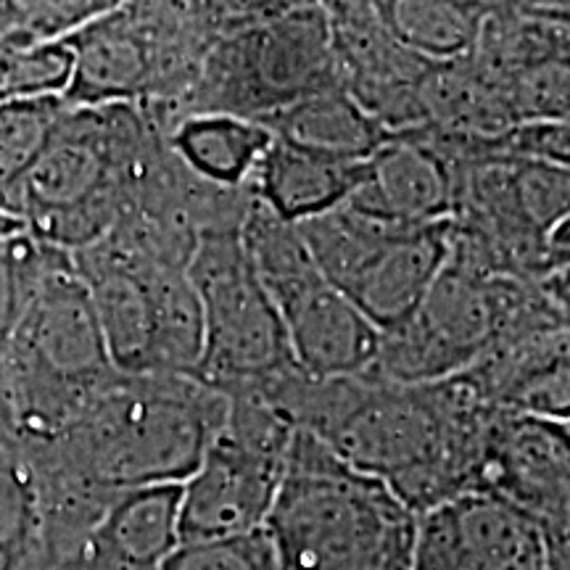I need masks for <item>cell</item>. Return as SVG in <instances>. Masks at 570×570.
I'll return each instance as SVG.
<instances>
[{"mask_svg":"<svg viewBox=\"0 0 570 570\" xmlns=\"http://www.w3.org/2000/svg\"><path fill=\"white\" fill-rule=\"evenodd\" d=\"M167 142L169 132L148 106H69L46 151L0 206L35 238L82 252L127 217Z\"/></svg>","mask_w":570,"mask_h":570,"instance_id":"cell-2","label":"cell"},{"mask_svg":"<svg viewBox=\"0 0 570 570\" xmlns=\"http://www.w3.org/2000/svg\"><path fill=\"white\" fill-rule=\"evenodd\" d=\"M327 283L386 333L402 325L439 281L452 248V223L389 225L352 206L302 225Z\"/></svg>","mask_w":570,"mask_h":570,"instance_id":"cell-8","label":"cell"},{"mask_svg":"<svg viewBox=\"0 0 570 570\" xmlns=\"http://www.w3.org/2000/svg\"><path fill=\"white\" fill-rule=\"evenodd\" d=\"M425 125L436 132L465 138H497L515 127L504 82L483 71L470 56L433 63L423 90Z\"/></svg>","mask_w":570,"mask_h":570,"instance_id":"cell-22","label":"cell"},{"mask_svg":"<svg viewBox=\"0 0 570 570\" xmlns=\"http://www.w3.org/2000/svg\"><path fill=\"white\" fill-rule=\"evenodd\" d=\"M515 9L539 24L570 32V3H515Z\"/></svg>","mask_w":570,"mask_h":570,"instance_id":"cell-33","label":"cell"},{"mask_svg":"<svg viewBox=\"0 0 570 570\" xmlns=\"http://www.w3.org/2000/svg\"><path fill=\"white\" fill-rule=\"evenodd\" d=\"M341 88L325 3H223V27L198 80L164 130L194 114L265 122L320 90Z\"/></svg>","mask_w":570,"mask_h":570,"instance_id":"cell-4","label":"cell"},{"mask_svg":"<svg viewBox=\"0 0 570 570\" xmlns=\"http://www.w3.org/2000/svg\"><path fill=\"white\" fill-rule=\"evenodd\" d=\"M46 502L24 441L0 415V570H53Z\"/></svg>","mask_w":570,"mask_h":570,"instance_id":"cell-20","label":"cell"},{"mask_svg":"<svg viewBox=\"0 0 570 570\" xmlns=\"http://www.w3.org/2000/svg\"><path fill=\"white\" fill-rule=\"evenodd\" d=\"M512 194L523 217L541 235L570 214V169L539 161H508Z\"/></svg>","mask_w":570,"mask_h":570,"instance_id":"cell-29","label":"cell"},{"mask_svg":"<svg viewBox=\"0 0 570 570\" xmlns=\"http://www.w3.org/2000/svg\"><path fill=\"white\" fill-rule=\"evenodd\" d=\"M346 206L389 225H433L452 217L449 164L415 135H396L367 159L365 183Z\"/></svg>","mask_w":570,"mask_h":570,"instance_id":"cell-17","label":"cell"},{"mask_svg":"<svg viewBox=\"0 0 570 570\" xmlns=\"http://www.w3.org/2000/svg\"><path fill=\"white\" fill-rule=\"evenodd\" d=\"M223 27V3L130 0L109 3L61 42L71 53L63 101L85 106H151L169 117L198 80Z\"/></svg>","mask_w":570,"mask_h":570,"instance_id":"cell-5","label":"cell"},{"mask_svg":"<svg viewBox=\"0 0 570 570\" xmlns=\"http://www.w3.org/2000/svg\"><path fill=\"white\" fill-rule=\"evenodd\" d=\"M375 9L389 32L407 51L431 63H449L473 53L491 3L386 0V3H375Z\"/></svg>","mask_w":570,"mask_h":570,"instance_id":"cell-24","label":"cell"},{"mask_svg":"<svg viewBox=\"0 0 570 570\" xmlns=\"http://www.w3.org/2000/svg\"><path fill=\"white\" fill-rule=\"evenodd\" d=\"M491 159L539 161L570 169V122L515 125L512 130L487 140Z\"/></svg>","mask_w":570,"mask_h":570,"instance_id":"cell-31","label":"cell"},{"mask_svg":"<svg viewBox=\"0 0 570 570\" xmlns=\"http://www.w3.org/2000/svg\"><path fill=\"white\" fill-rule=\"evenodd\" d=\"M19 233H27V227L21 225L19 217H13L11 212H6L3 206H0V244H6V240L17 238Z\"/></svg>","mask_w":570,"mask_h":570,"instance_id":"cell-35","label":"cell"},{"mask_svg":"<svg viewBox=\"0 0 570 570\" xmlns=\"http://www.w3.org/2000/svg\"><path fill=\"white\" fill-rule=\"evenodd\" d=\"M269 142L265 125L227 114H194L169 130V146L185 167L223 188H248Z\"/></svg>","mask_w":570,"mask_h":570,"instance_id":"cell-23","label":"cell"},{"mask_svg":"<svg viewBox=\"0 0 570 570\" xmlns=\"http://www.w3.org/2000/svg\"><path fill=\"white\" fill-rule=\"evenodd\" d=\"M161 570H281L265 531L252 537L180 544Z\"/></svg>","mask_w":570,"mask_h":570,"instance_id":"cell-30","label":"cell"},{"mask_svg":"<svg viewBox=\"0 0 570 570\" xmlns=\"http://www.w3.org/2000/svg\"><path fill=\"white\" fill-rule=\"evenodd\" d=\"M338 80L391 138L425 125L423 82L433 63L407 51L383 24L375 3H325Z\"/></svg>","mask_w":570,"mask_h":570,"instance_id":"cell-12","label":"cell"},{"mask_svg":"<svg viewBox=\"0 0 570 570\" xmlns=\"http://www.w3.org/2000/svg\"><path fill=\"white\" fill-rule=\"evenodd\" d=\"M539 285L554 309V315L560 317V323L570 327V267L552 269L550 275L541 277Z\"/></svg>","mask_w":570,"mask_h":570,"instance_id":"cell-32","label":"cell"},{"mask_svg":"<svg viewBox=\"0 0 570 570\" xmlns=\"http://www.w3.org/2000/svg\"><path fill=\"white\" fill-rule=\"evenodd\" d=\"M67 109L63 96L21 98L0 106V204L46 151Z\"/></svg>","mask_w":570,"mask_h":570,"instance_id":"cell-25","label":"cell"},{"mask_svg":"<svg viewBox=\"0 0 570 570\" xmlns=\"http://www.w3.org/2000/svg\"><path fill=\"white\" fill-rule=\"evenodd\" d=\"M273 304L302 373L348 377L367 373L375 362L381 331L320 269L275 294Z\"/></svg>","mask_w":570,"mask_h":570,"instance_id":"cell-14","label":"cell"},{"mask_svg":"<svg viewBox=\"0 0 570 570\" xmlns=\"http://www.w3.org/2000/svg\"><path fill=\"white\" fill-rule=\"evenodd\" d=\"M225 396L223 431L183 483V544L265 531L296 439V428L259 391L240 389Z\"/></svg>","mask_w":570,"mask_h":570,"instance_id":"cell-9","label":"cell"},{"mask_svg":"<svg viewBox=\"0 0 570 570\" xmlns=\"http://www.w3.org/2000/svg\"><path fill=\"white\" fill-rule=\"evenodd\" d=\"M71 80V53L63 42L0 48V106L21 98L63 96Z\"/></svg>","mask_w":570,"mask_h":570,"instance_id":"cell-27","label":"cell"},{"mask_svg":"<svg viewBox=\"0 0 570 570\" xmlns=\"http://www.w3.org/2000/svg\"><path fill=\"white\" fill-rule=\"evenodd\" d=\"M262 125L277 140L348 161H367L391 140L386 127L370 117L344 88L306 96Z\"/></svg>","mask_w":570,"mask_h":570,"instance_id":"cell-21","label":"cell"},{"mask_svg":"<svg viewBox=\"0 0 570 570\" xmlns=\"http://www.w3.org/2000/svg\"><path fill=\"white\" fill-rule=\"evenodd\" d=\"M227 396L194 375H117L48 441L27 444L59 560L119 494L185 483L223 431Z\"/></svg>","mask_w":570,"mask_h":570,"instance_id":"cell-1","label":"cell"},{"mask_svg":"<svg viewBox=\"0 0 570 570\" xmlns=\"http://www.w3.org/2000/svg\"><path fill=\"white\" fill-rule=\"evenodd\" d=\"M53 570H77V568L69 566V562H59V566H56Z\"/></svg>","mask_w":570,"mask_h":570,"instance_id":"cell-36","label":"cell"},{"mask_svg":"<svg viewBox=\"0 0 570 570\" xmlns=\"http://www.w3.org/2000/svg\"><path fill=\"white\" fill-rule=\"evenodd\" d=\"M494 306L489 281L446 262L423 302L394 331L381 333V348L367 375L394 386H425L465 373L489 352Z\"/></svg>","mask_w":570,"mask_h":570,"instance_id":"cell-11","label":"cell"},{"mask_svg":"<svg viewBox=\"0 0 570 570\" xmlns=\"http://www.w3.org/2000/svg\"><path fill=\"white\" fill-rule=\"evenodd\" d=\"M560 267H570V214L547 235V275Z\"/></svg>","mask_w":570,"mask_h":570,"instance_id":"cell-34","label":"cell"},{"mask_svg":"<svg viewBox=\"0 0 570 570\" xmlns=\"http://www.w3.org/2000/svg\"><path fill=\"white\" fill-rule=\"evenodd\" d=\"M433 512L444 520L460 570H547L544 529L504 499L470 494Z\"/></svg>","mask_w":570,"mask_h":570,"instance_id":"cell-19","label":"cell"},{"mask_svg":"<svg viewBox=\"0 0 570 570\" xmlns=\"http://www.w3.org/2000/svg\"><path fill=\"white\" fill-rule=\"evenodd\" d=\"M0 48H3V40H0Z\"/></svg>","mask_w":570,"mask_h":570,"instance_id":"cell-37","label":"cell"},{"mask_svg":"<svg viewBox=\"0 0 570 570\" xmlns=\"http://www.w3.org/2000/svg\"><path fill=\"white\" fill-rule=\"evenodd\" d=\"M365 175L367 161L336 159L273 138L248 188L256 202L285 223L304 225L344 206L365 183Z\"/></svg>","mask_w":570,"mask_h":570,"instance_id":"cell-18","label":"cell"},{"mask_svg":"<svg viewBox=\"0 0 570 570\" xmlns=\"http://www.w3.org/2000/svg\"><path fill=\"white\" fill-rule=\"evenodd\" d=\"M117 375L88 288L63 252L0 354V412L21 441H48Z\"/></svg>","mask_w":570,"mask_h":570,"instance_id":"cell-6","label":"cell"},{"mask_svg":"<svg viewBox=\"0 0 570 570\" xmlns=\"http://www.w3.org/2000/svg\"><path fill=\"white\" fill-rule=\"evenodd\" d=\"M475 494L504 499L544 531L570 525V423L497 407Z\"/></svg>","mask_w":570,"mask_h":570,"instance_id":"cell-13","label":"cell"},{"mask_svg":"<svg viewBox=\"0 0 570 570\" xmlns=\"http://www.w3.org/2000/svg\"><path fill=\"white\" fill-rule=\"evenodd\" d=\"M515 125L570 122V67L547 61L512 77L504 85Z\"/></svg>","mask_w":570,"mask_h":570,"instance_id":"cell-28","label":"cell"},{"mask_svg":"<svg viewBox=\"0 0 570 570\" xmlns=\"http://www.w3.org/2000/svg\"><path fill=\"white\" fill-rule=\"evenodd\" d=\"M180 504L183 483L125 491L63 562L77 570H161L183 544Z\"/></svg>","mask_w":570,"mask_h":570,"instance_id":"cell-16","label":"cell"},{"mask_svg":"<svg viewBox=\"0 0 570 570\" xmlns=\"http://www.w3.org/2000/svg\"><path fill=\"white\" fill-rule=\"evenodd\" d=\"M265 533L281 570H415L420 518L386 483L296 431Z\"/></svg>","mask_w":570,"mask_h":570,"instance_id":"cell-3","label":"cell"},{"mask_svg":"<svg viewBox=\"0 0 570 570\" xmlns=\"http://www.w3.org/2000/svg\"><path fill=\"white\" fill-rule=\"evenodd\" d=\"M190 281L204 312V354L194 377L227 394L296 367L281 312L254 273L240 230L204 235Z\"/></svg>","mask_w":570,"mask_h":570,"instance_id":"cell-10","label":"cell"},{"mask_svg":"<svg viewBox=\"0 0 570 570\" xmlns=\"http://www.w3.org/2000/svg\"><path fill=\"white\" fill-rule=\"evenodd\" d=\"M61 254L63 248L46 244L30 233H19L17 238L0 244V354L24 306Z\"/></svg>","mask_w":570,"mask_h":570,"instance_id":"cell-26","label":"cell"},{"mask_svg":"<svg viewBox=\"0 0 570 570\" xmlns=\"http://www.w3.org/2000/svg\"><path fill=\"white\" fill-rule=\"evenodd\" d=\"M465 373L497 407L570 423V327L562 323L489 348Z\"/></svg>","mask_w":570,"mask_h":570,"instance_id":"cell-15","label":"cell"},{"mask_svg":"<svg viewBox=\"0 0 570 570\" xmlns=\"http://www.w3.org/2000/svg\"><path fill=\"white\" fill-rule=\"evenodd\" d=\"M71 259L119 373L196 375L204 312L190 267L142 254L114 233Z\"/></svg>","mask_w":570,"mask_h":570,"instance_id":"cell-7","label":"cell"}]
</instances>
